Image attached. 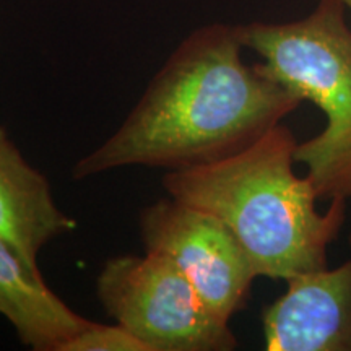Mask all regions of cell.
Listing matches in <instances>:
<instances>
[{
    "label": "cell",
    "instance_id": "cell-1",
    "mask_svg": "<svg viewBox=\"0 0 351 351\" xmlns=\"http://www.w3.org/2000/svg\"><path fill=\"white\" fill-rule=\"evenodd\" d=\"M238 26L210 25L179 44L122 125L73 166L75 179L124 166L182 169L231 155L302 101L244 64Z\"/></svg>",
    "mask_w": 351,
    "mask_h": 351
},
{
    "label": "cell",
    "instance_id": "cell-2",
    "mask_svg": "<svg viewBox=\"0 0 351 351\" xmlns=\"http://www.w3.org/2000/svg\"><path fill=\"white\" fill-rule=\"evenodd\" d=\"M296 140L283 124L231 155L168 171L169 197L204 210L230 230L257 276L287 280L327 267L328 245L345 221L346 200L333 199L324 213L313 182L300 178Z\"/></svg>",
    "mask_w": 351,
    "mask_h": 351
},
{
    "label": "cell",
    "instance_id": "cell-3",
    "mask_svg": "<svg viewBox=\"0 0 351 351\" xmlns=\"http://www.w3.org/2000/svg\"><path fill=\"white\" fill-rule=\"evenodd\" d=\"M244 47L262 57L263 75L311 101L326 116L314 138L298 143L296 163L306 166L319 199L351 197V29L341 0H319L304 19L289 23L238 26Z\"/></svg>",
    "mask_w": 351,
    "mask_h": 351
},
{
    "label": "cell",
    "instance_id": "cell-4",
    "mask_svg": "<svg viewBox=\"0 0 351 351\" xmlns=\"http://www.w3.org/2000/svg\"><path fill=\"white\" fill-rule=\"evenodd\" d=\"M106 313L152 351H230L234 333L217 317L168 257L109 258L96 280Z\"/></svg>",
    "mask_w": 351,
    "mask_h": 351
},
{
    "label": "cell",
    "instance_id": "cell-5",
    "mask_svg": "<svg viewBox=\"0 0 351 351\" xmlns=\"http://www.w3.org/2000/svg\"><path fill=\"white\" fill-rule=\"evenodd\" d=\"M140 234L145 251L168 257L217 317L230 322L243 307L257 274L217 217L168 197L140 213Z\"/></svg>",
    "mask_w": 351,
    "mask_h": 351
},
{
    "label": "cell",
    "instance_id": "cell-6",
    "mask_svg": "<svg viewBox=\"0 0 351 351\" xmlns=\"http://www.w3.org/2000/svg\"><path fill=\"white\" fill-rule=\"evenodd\" d=\"M262 324L269 351H351V258L287 280Z\"/></svg>",
    "mask_w": 351,
    "mask_h": 351
},
{
    "label": "cell",
    "instance_id": "cell-7",
    "mask_svg": "<svg viewBox=\"0 0 351 351\" xmlns=\"http://www.w3.org/2000/svg\"><path fill=\"white\" fill-rule=\"evenodd\" d=\"M75 226V219L57 207L47 179L0 127V238L39 270L38 256L44 245Z\"/></svg>",
    "mask_w": 351,
    "mask_h": 351
},
{
    "label": "cell",
    "instance_id": "cell-8",
    "mask_svg": "<svg viewBox=\"0 0 351 351\" xmlns=\"http://www.w3.org/2000/svg\"><path fill=\"white\" fill-rule=\"evenodd\" d=\"M0 315L20 341L36 351H57L91 320L73 313L5 239L0 238Z\"/></svg>",
    "mask_w": 351,
    "mask_h": 351
},
{
    "label": "cell",
    "instance_id": "cell-9",
    "mask_svg": "<svg viewBox=\"0 0 351 351\" xmlns=\"http://www.w3.org/2000/svg\"><path fill=\"white\" fill-rule=\"evenodd\" d=\"M57 351H152L150 346L135 337L121 324L104 326L90 322L88 326L70 337Z\"/></svg>",
    "mask_w": 351,
    "mask_h": 351
},
{
    "label": "cell",
    "instance_id": "cell-10",
    "mask_svg": "<svg viewBox=\"0 0 351 351\" xmlns=\"http://www.w3.org/2000/svg\"><path fill=\"white\" fill-rule=\"evenodd\" d=\"M341 2H343L345 8H348V10L351 12V0H341Z\"/></svg>",
    "mask_w": 351,
    "mask_h": 351
},
{
    "label": "cell",
    "instance_id": "cell-11",
    "mask_svg": "<svg viewBox=\"0 0 351 351\" xmlns=\"http://www.w3.org/2000/svg\"><path fill=\"white\" fill-rule=\"evenodd\" d=\"M348 244H350V249H351V232H350V238H348Z\"/></svg>",
    "mask_w": 351,
    "mask_h": 351
}]
</instances>
